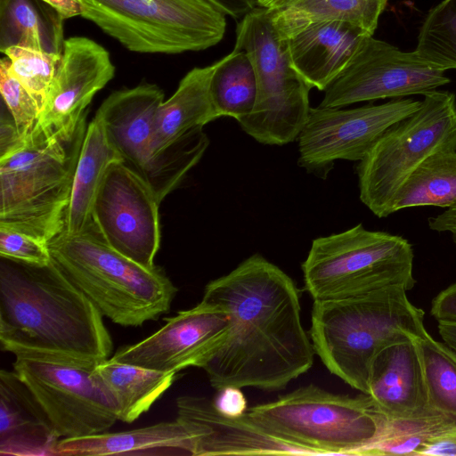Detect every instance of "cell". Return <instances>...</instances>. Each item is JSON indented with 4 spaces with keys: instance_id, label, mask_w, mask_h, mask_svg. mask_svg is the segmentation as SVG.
<instances>
[{
    "instance_id": "cell-6",
    "label": "cell",
    "mask_w": 456,
    "mask_h": 456,
    "mask_svg": "<svg viewBox=\"0 0 456 456\" xmlns=\"http://www.w3.org/2000/svg\"><path fill=\"white\" fill-rule=\"evenodd\" d=\"M247 413L308 455H359L377 440L383 424L368 395L335 394L314 384L251 406Z\"/></svg>"
},
{
    "instance_id": "cell-28",
    "label": "cell",
    "mask_w": 456,
    "mask_h": 456,
    "mask_svg": "<svg viewBox=\"0 0 456 456\" xmlns=\"http://www.w3.org/2000/svg\"><path fill=\"white\" fill-rule=\"evenodd\" d=\"M456 202V151L426 159L397 191L392 213L421 206L449 208Z\"/></svg>"
},
{
    "instance_id": "cell-7",
    "label": "cell",
    "mask_w": 456,
    "mask_h": 456,
    "mask_svg": "<svg viewBox=\"0 0 456 456\" xmlns=\"http://www.w3.org/2000/svg\"><path fill=\"white\" fill-rule=\"evenodd\" d=\"M413 260L407 239L359 224L314 239L302 271L314 301L338 299L394 286L411 290L416 284Z\"/></svg>"
},
{
    "instance_id": "cell-20",
    "label": "cell",
    "mask_w": 456,
    "mask_h": 456,
    "mask_svg": "<svg viewBox=\"0 0 456 456\" xmlns=\"http://www.w3.org/2000/svg\"><path fill=\"white\" fill-rule=\"evenodd\" d=\"M59 436L26 384L0 370V455L55 456Z\"/></svg>"
},
{
    "instance_id": "cell-33",
    "label": "cell",
    "mask_w": 456,
    "mask_h": 456,
    "mask_svg": "<svg viewBox=\"0 0 456 456\" xmlns=\"http://www.w3.org/2000/svg\"><path fill=\"white\" fill-rule=\"evenodd\" d=\"M416 51L444 70L456 69V0H444L429 11Z\"/></svg>"
},
{
    "instance_id": "cell-34",
    "label": "cell",
    "mask_w": 456,
    "mask_h": 456,
    "mask_svg": "<svg viewBox=\"0 0 456 456\" xmlns=\"http://www.w3.org/2000/svg\"><path fill=\"white\" fill-rule=\"evenodd\" d=\"M10 61V69L36 101L40 114L52 90L61 54L22 46H10L2 52Z\"/></svg>"
},
{
    "instance_id": "cell-40",
    "label": "cell",
    "mask_w": 456,
    "mask_h": 456,
    "mask_svg": "<svg viewBox=\"0 0 456 456\" xmlns=\"http://www.w3.org/2000/svg\"><path fill=\"white\" fill-rule=\"evenodd\" d=\"M25 142L20 135L12 117L5 118L2 116L0 122V158L19 149Z\"/></svg>"
},
{
    "instance_id": "cell-18",
    "label": "cell",
    "mask_w": 456,
    "mask_h": 456,
    "mask_svg": "<svg viewBox=\"0 0 456 456\" xmlns=\"http://www.w3.org/2000/svg\"><path fill=\"white\" fill-rule=\"evenodd\" d=\"M163 102L159 87L143 84L112 93L95 115L121 162L142 178L151 159L156 115Z\"/></svg>"
},
{
    "instance_id": "cell-3",
    "label": "cell",
    "mask_w": 456,
    "mask_h": 456,
    "mask_svg": "<svg viewBox=\"0 0 456 456\" xmlns=\"http://www.w3.org/2000/svg\"><path fill=\"white\" fill-rule=\"evenodd\" d=\"M394 286L368 294L314 301L310 338L330 373L367 394L372 362L386 347L425 330L424 311Z\"/></svg>"
},
{
    "instance_id": "cell-38",
    "label": "cell",
    "mask_w": 456,
    "mask_h": 456,
    "mask_svg": "<svg viewBox=\"0 0 456 456\" xmlns=\"http://www.w3.org/2000/svg\"><path fill=\"white\" fill-rule=\"evenodd\" d=\"M430 314L438 322L456 323V283L434 297Z\"/></svg>"
},
{
    "instance_id": "cell-42",
    "label": "cell",
    "mask_w": 456,
    "mask_h": 456,
    "mask_svg": "<svg viewBox=\"0 0 456 456\" xmlns=\"http://www.w3.org/2000/svg\"><path fill=\"white\" fill-rule=\"evenodd\" d=\"M428 226L438 232H451L456 245V202L441 214L430 217Z\"/></svg>"
},
{
    "instance_id": "cell-17",
    "label": "cell",
    "mask_w": 456,
    "mask_h": 456,
    "mask_svg": "<svg viewBox=\"0 0 456 456\" xmlns=\"http://www.w3.org/2000/svg\"><path fill=\"white\" fill-rule=\"evenodd\" d=\"M176 407L177 419L195 431L194 456L308 455L265 429L247 412L240 417L220 413L211 399L183 395L177 398Z\"/></svg>"
},
{
    "instance_id": "cell-19",
    "label": "cell",
    "mask_w": 456,
    "mask_h": 456,
    "mask_svg": "<svg viewBox=\"0 0 456 456\" xmlns=\"http://www.w3.org/2000/svg\"><path fill=\"white\" fill-rule=\"evenodd\" d=\"M366 395L375 409L387 418L415 417L432 410L412 339L391 345L377 354Z\"/></svg>"
},
{
    "instance_id": "cell-23",
    "label": "cell",
    "mask_w": 456,
    "mask_h": 456,
    "mask_svg": "<svg viewBox=\"0 0 456 456\" xmlns=\"http://www.w3.org/2000/svg\"><path fill=\"white\" fill-rule=\"evenodd\" d=\"M216 67V62L190 70L174 94L161 103L156 115L148 168L153 158L171 142L220 118L210 95V81Z\"/></svg>"
},
{
    "instance_id": "cell-12",
    "label": "cell",
    "mask_w": 456,
    "mask_h": 456,
    "mask_svg": "<svg viewBox=\"0 0 456 456\" xmlns=\"http://www.w3.org/2000/svg\"><path fill=\"white\" fill-rule=\"evenodd\" d=\"M445 71L416 50L403 52L368 36L324 90L319 106L342 108L361 102L425 94L450 82Z\"/></svg>"
},
{
    "instance_id": "cell-14",
    "label": "cell",
    "mask_w": 456,
    "mask_h": 456,
    "mask_svg": "<svg viewBox=\"0 0 456 456\" xmlns=\"http://www.w3.org/2000/svg\"><path fill=\"white\" fill-rule=\"evenodd\" d=\"M159 204L142 177L121 161L113 162L96 193L89 231L131 260L152 268L160 243Z\"/></svg>"
},
{
    "instance_id": "cell-13",
    "label": "cell",
    "mask_w": 456,
    "mask_h": 456,
    "mask_svg": "<svg viewBox=\"0 0 456 456\" xmlns=\"http://www.w3.org/2000/svg\"><path fill=\"white\" fill-rule=\"evenodd\" d=\"M420 104L421 101L397 99L354 109L311 108L298 136V165L326 178L338 159L361 161L389 127Z\"/></svg>"
},
{
    "instance_id": "cell-8",
    "label": "cell",
    "mask_w": 456,
    "mask_h": 456,
    "mask_svg": "<svg viewBox=\"0 0 456 456\" xmlns=\"http://www.w3.org/2000/svg\"><path fill=\"white\" fill-rule=\"evenodd\" d=\"M234 47L248 56L257 84L255 107L239 122L241 129L263 144L293 142L308 119L312 86L292 66L287 39L276 30L267 8L256 7L242 17Z\"/></svg>"
},
{
    "instance_id": "cell-32",
    "label": "cell",
    "mask_w": 456,
    "mask_h": 456,
    "mask_svg": "<svg viewBox=\"0 0 456 456\" xmlns=\"http://www.w3.org/2000/svg\"><path fill=\"white\" fill-rule=\"evenodd\" d=\"M208 145L209 140L200 126L174 141L153 158L143 181L159 203L200 160Z\"/></svg>"
},
{
    "instance_id": "cell-15",
    "label": "cell",
    "mask_w": 456,
    "mask_h": 456,
    "mask_svg": "<svg viewBox=\"0 0 456 456\" xmlns=\"http://www.w3.org/2000/svg\"><path fill=\"white\" fill-rule=\"evenodd\" d=\"M165 320L166 324L158 331L136 344L120 347L111 359L167 372L188 367L203 369L230 331L226 311L204 300Z\"/></svg>"
},
{
    "instance_id": "cell-43",
    "label": "cell",
    "mask_w": 456,
    "mask_h": 456,
    "mask_svg": "<svg viewBox=\"0 0 456 456\" xmlns=\"http://www.w3.org/2000/svg\"><path fill=\"white\" fill-rule=\"evenodd\" d=\"M53 7L64 20L81 15L78 0H42Z\"/></svg>"
},
{
    "instance_id": "cell-36",
    "label": "cell",
    "mask_w": 456,
    "mask_h": 456,
    "mask_svg": "<svg viewBox=\"0 0 456 456\" xmlns=\"http://www.w3.org/2000/svg\"><path fill=\"white\" fill-rule=\"evenodd\" d=\"M0 256L31 265H46L52 261L46 241L4 226H0Z\"/></svg>"
},
{
    "instance_id": "cell-29",
    "label": "cell",
    "mask_w": 456,
    "mask_h": 456,
    "mask_svg": "<svg viewBox=\"0 0 456 456\" xmlns=\"http://www.w3.org/2000/svg\"><path fill=\"white\" fill-rule=\"evenodd\" d=\"M210 95L220 117H232L240 122L252 112L257 84L252 63L244 51L234 47L216 61Z\"/></svg>"
},
{
    "instance_id": "cell-22",
    "label": "cell",
    "mask_w": 456,
    "mask_h": 456,
    "mask_svg": "<svg viewBox=\"0 0 456 456\" xmlns=\"http://www.w3.org/2000/svg\"><path fill=\"white\" fill-rule=\"evenodd\" d=\"M197 437L191 426L175 420L116 433L62 438L55 456L188 454L194 456Z\"/></svg>"
},
{
    "instance_id": "cell-16",
    "label": "cell",
    "mask_w": 456,
    "mask_h": 456,
    "mask_svg": "<svg viewBox=\"0 0 456 456\" xmlns=\"http://www.w3.org/2000/svg\"><path fill=\"white\" fill-rule=\"evenodd\" d=\"M114 74L115 67L103 46L85 37L66 39L35 136L42 134L51 137L75 132L94 96Z\"/></svg>"
},
{
    "instance_id": "cell-9",
    "label": "cell",
    "mask_w": 456,
    "mask_h": 456,
    "mask_svg": "<svg viewBox=\"0 0 456 456\" xmlns=\"http://www.w3.org/2000/svg\"><path fill=\"white\" fill-rule=\"evenodd\" d=\"M78 1L83 18L136 53L205 50L226 29V15L208 0Z\"/></svg>"
},
{
    "instance_id": "cell-41",
    "label": "cell",
    "mask_w": 456,
    "mask_h": 456,
    "mask_svg": "<svg viewBox=\"0 0 456 456\" xmlns=\"http://www.w3.org/2000/svg\"><path fill=\"white\" fill-rule=\"evenodd\" d=\"M225 15L232 18L244 17L257 6V0H208Z\"/></svg>"
},
{
    "instance_id": "cell-37",
    "label": "cell",
    "mask_w": 456,
    "mask_h": 456,
    "mask_svg": "<svg viewBox=\"0 0 456 456\" xmlns=\"http://www.w3.org/2000/svg\"><path fill=\"white\" fill-rule=\"evenodd\" d=\"M212 399L215 408L222 414L229 417H240L248 410L247 399L241 388L235 386H227L216 390Z\"/></svg>"
},
{
    "instance_id": "cell-4",
    "label": "cell",
    "mask_w": 456,
    "mask_h": 456,
    "mask_svg": "<svg viewBox=\"0 0 456 456\" xmlns=\"http://www.w3.org/2000/svg\"><path fill=\"white\" fill-rule=\"evenodd\" d=\"M53 262L112 322L138 327L167 313L177 292L159 266L146 268L93 231L48 241Z\"/></svg>"
},
{
    "instance_id": "cell-31",
    "label": "cell",
    "mask_w": 456,
    "mask_h": 456,
    "mask_svg": "<svg viewBox=\"0 0 456 456\" xmlns=\"http://www.w3.org/2000/svg\"><path fill=\"white\" fill-rule=\"evenodd\" d=\"M412 340L422 366L428 407L456 422V352L427 330Z\"/></svg>"
},
{
    "instance_id": "cell-10",
    "label": "cell",
    "mask_w": 456,
    "mask_h": 456,
    "mask_svg": "<svg viewBox=\"0 0 456 456\" xmlns=\"http://www.w3.org/2000/svg\"><path fill=\"white\" fill-rule=\"evenodd\" d=\"M420 106L389 127L357 166L361 201L378 217L392 214L395 195L429 156L456 151V98L431 91Z\"/></svg>"
},
{
    "instance_id": "cell-1",
    "label": "cell",
    "mask_w": 456,
    "mask_h": 456,
    "mask_svg": "<svg viewBox=\"0 0 456 456\" xmlns=\"http://www.w3.org/2000/svg\"><path fill=\"white\" fill-rule=\"evenodd\" d=\"M299 292L259 254L206 285L202 300L223 307L230 320L224 344L203 368L212 387L277 391L310 370L315 351L301 322Z\"/></svg>"
},
{
    "instance_id": "cell-24",
    "label": "cell",
    "mask_w": 456,
    "mask_h": 456,
    "mask_svg": "<svg viewBox=\"0 0 456 456\" xmlns=\"http://www.w3.org/2000/svg\"><path fill=\"white\" fill-rule=\"evenodd\" d=\"M121 161L110 144L99 118L88 125L76 167L63 232L83 233L92 228L94 199L109 167Z\"/></svg>"
},
{
    "instance_id": "cell-45",
    "label": "cell",
    "mask_w": 456,
    "mask_h": 456,
    "mask_svg": "<svg viewBox=\"0 0 456 456\" xmlns=\"http://www.w3.org/2000/svg\"><path fill=\"white\" fill-rule=\"evenodd\" d=\"M279 0H257V6L263 8H268Z\"/></svg>"
},
{
    "instance_id": "cell-26",
    "label": "cell",
    "mask_w": 456,
    "mask_h": 456,
    "mask_svg": "<svg viewBox=\"0 0 456 456\" xmlns=\"http://www.w3.org/2000/svg\"><path fill=\"white\" fill-rule=\"evenodd\" d=\"M388 0H279L268 11L278 33L289 38L310 24L343 21L373 35Z\"/></svg>"
},
{
    "instance_id": "cell-44",
    "label": "cell",
    "mask_w": 456,
    "mask_h": 456,
    "mask_svg": "<svg viewBox=\"0 0 456 456\" xmlns=\"http://www.w3.org/2000/svg\"><path fill=\"white\" fill-rule=\"evenodd\" d=\"M438 332L444 343L456 352V323L438 322Z\"/></svg>"
},
{
    "instance_id": "cell-21",
    "label": "cell",
    "mask_w": 456,
    "mask_h": 456,
    "mask_svg": "<svg viewBox=\"0 0 456 456\" xmlns=\"http://www.w3.org/2000/svg\"><path fill=\"white\" fill-rule=\"evenodd\" d=\"M368 36L371 35L347 22L310 24L287 38L292 66L312 88L324 91Z\"/></svg>"
},
{
    "instance_id": "cell-27",
    "label": "cell",
    "mask_w": 456,
    "mask_h": 456,
    "mask_svg": "<svg viewBox=\"0 0 456 456\" xmlns=\"http://www.w3.org/2000/svg\"><path fill=\"white\" fill-rule=\"evenodd\" d=\"M63 20L42 0H0V50L22 46L61 54Z\"/></svg>"
},
{
    "instance_id": "cell-25",
    "label": "cell",
    "mask_w": 456,
    "mask_h": 456,
    "mask_svg": "<svg viewBox=\"0 0 456 456\" xmlns=\"http://www.w3.org/2000/svg\"><path fill=\"white\" fill-rule=\"evenodd\" d=\"M95 376L114 403L118 419L132 423L171 387L176 372H167L107 359Z\"/></svg>"
},
{
    "instance_id": "cell-11",
    "label": "cell",
    "mask_w": 456,
    "mask_h": 456,
    "mask_svg": "<svg viewBox=\"0 0 456 456\" xmlns=\"http://www.w3.org/2000/svg\"><path fill=\"white\" fill-rule=\"evenodd\" d=\"M97 364L53 356H15L13 370L48 416L60 439L107 431L117 410L99 383Z\"/></svg>"
},
{
    "instance_id": "cell-2",
    "label": "cell",
    "mask_w": 456,
    "mask_h": 456,
    "mask_svg": "<svg viewBox=\"0 0 456 456\" xmlns=\"http://www.w3.org/2000/svg\"><path fill=\"white\" fill-rule=\"evenodd\" d=\"M0 343L15 356L94 364L113 349L103 315L53 260L31 265L1 257Z\"/></svg>"
},
{
    "instance_id": "cell-39",
    "label": "cell",
    "mask_w": 456,
    "mask_h": 456,
    "mask_svg": "<svg viewBox=\"0 0 456 456\" xmlns=\"http://www.w3.org/2000/svg\"><path fill=\"white\" fill-rule=\"evenodd\" d=\"M421 456H456V425L432 437Z\"/></svg>"
},
{
    "instance_id": "cell-35",
    "label": "cell",
    "mask_w": 456,
    "mask_h": 456,
    "mask_svg": "<svg viewBox=\"0 0 456 456\" xmlns=\"http://www.w3.org/2000/svg\"><path fill=\"white\" fill-rule=\"evenodd\" d=\"M0 91L20 135L27 142L37 132L40 110L29 92L11 71L6 56L0 61Z\"/></svg>"
},
{
    "instance_id": "cell-5",
    "label": "cell",
    "mask_w": 456,
    "mask_h": 456,
    "mask_svg": "<svg viewBox=\"0 0 456 456\" xmlns=\"http://www.w3.org/2000/svg\"><path fill=\"white\" fill-rule=\"evenodd\" d=\"M86 121L71 134H40L0 158V226L47 243L63 231Z\"/></svg>"
},
{
    "instance_id": "cell-30",
    "label": "cell",
    "mask_w": 456,
    "mask_h": 456,
    "mask_svg": "<svg viewBox=\"0 0 456 456\" xmlns=\"http://www.w3.org/2000/svg\"><path fill=\"white\" fill-rule=\"evenodd\" d=\"M455 425V421L434 410L409 418H387L383 415L379 436L359 455L420 456L432 437Z\"/></svg>"
}]
</instances>
